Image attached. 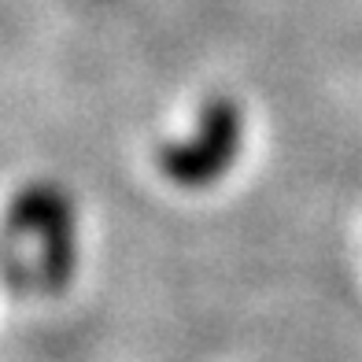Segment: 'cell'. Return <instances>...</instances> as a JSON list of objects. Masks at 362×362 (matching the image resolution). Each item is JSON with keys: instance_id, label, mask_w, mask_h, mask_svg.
I'll list each match as a JSON object with an SVG mask.
<instances>
[{"instance_id": "1", "label": "cell", "mask_w": 362, "mask_h": 362, "mask_svg": "<svg viewBox=\"0 0 362 362\" xmlns=\"http://www.w3.org/2000/svg\"><path fill=\"white\" fill-rule=\"evenodd\" d=\"M4 233L8 240H19L26 233L41 237V255H37L41 292H63L71 285L78 244H74V211L63 189L48 185V181L26 185L4 211Z\"/></svg>"}, {"instance_id": "2", "label": "cell", "mask_w": 362, "mask_h": 362, "mask_svg": "<svg viewBox=\"0 0 362 362\" xmlns=\"http://www.w3.org/2000/svg\"><path fill=\"white\" fill-rule=\"evenodd\" d=\"M244 137L240 107L229 96H211L200 111V129L192 141L163 144L159 170L181 189H207L233 167Z\"/></svg>"}]
</instances>
